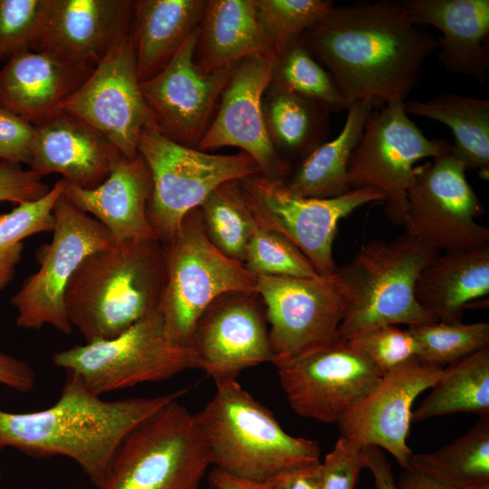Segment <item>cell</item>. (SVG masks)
Wrapping results in <instances>:
<instances>
[{"instance_id": "cell-1", "label": "cell", "mask_w": 489, "mask_h": 489, "mask_svg": "<svg viewBox=\"0 0 489 489\" xmlns=\"http://www.w3.org/2000/svg\"><path fill=\"white\" fill-rule=\"evenodd\" d=\"M333 78L348 106L407 101L438 40L415 24L402 2L334 7L299 37Z\"/></svg>"}, {"instance_id": "cell-2", "label": "cell", "mask_w": 489, "mask_h": 489, "mask_svg": "<svg viewBox=\"0 0 489 489\" xmlns=\"http://www.w3.org/2000/svg\"><path fill=\"white\" fill-rule=\"evenodd\" d=\"M186 391L108 401L76 374L66 372L61 395L51 407L25 413L0 408V450L11 447L34 457H68L101 489L129 434Z\"/></svg>"}, {"instance_id": "cell-3", "label": "cell", "mask_w": 489, "mask_h": 489, "mask_svg": "<svg viewBox=\"0 0 489 489\" xmlns=\"http://www.w3.org/2000/svg\"><path fill=\"white\" fill-rule=\"evenodd\" d=\"M165 282L158 239L113 244L88 255L71 278L69 321L85 342L112 339L158 309Z\"/></svg>"}, {"instance_id": "cell-4", "label": "cell", "mask_w": 489, "mask_h": 489, "mask_svg": "<svg viewBox=\"0 0 489 489\" xmlns=\"http://www.w3.org/2000/svg\"><path fill=\"white\" fill-rule=\"evenodd\" d=\"M439 250L404 232L392 240L367 242L333 273L344 312L342 340L385 326L437 321L417 302L415 285Z\"/></svg>"}, {"instance_id": "cell-5", "label": "cell", "mask_w": 489, "mask_h": 489, "mask_svg": "<svg viewBox=\"0 0 489 489\" xmlns=\"http://www.w3.org/2000/svg\"><path fill=\"white\" fill-rule=\"evenodd\" d=\"M195 418L211 465L231 475L265 482L274 475L320 462L316 441L292 436L237 379L216 383Z\"/></svg>"}, {"instance_id": "cell-6", "label": "cell", "mask_w": 489, "mask_h": 489, "mask_svg": "<svg viewBox=\"0 0 489 489\" xmlns=\"http://www.w3.org/2000/svg\"><path fill=\"white\" fill-rule=\"evenodd\" d=\"M162 245L166 282L158 311L173 341L188 347L198 318L221 295L257 294L256 275L211 243L198 208L185 216L173 238Z\"/></svg>"}, {"instance_id": "cell-7", "label": "cell", "mask_w": 489, "mask_h": 489, "mask_svg": "<svg viewBox=\"0 0 489 489\" xmlns=\"http://www.w3.org/2000/svg\"><path fill=\"white\" fill-rule=\"evenodd\" d=\"M138 152L151 173L148 216L162 244L173 238L185 216L217 187L261 173L253 158L243 151L209 154L170 139L154 123L142 130Z\"/></svg>"}, {"instance_id": "cell-8", "label": "cell", "mask_w": 489, "mask_h": 489, "mask_svg": "<svg viewBox=\"0 0 489 489\" xmlns=\"http://www.w3.org/2000/svg\"><path fill=\"white\" fill-rule=\"evenodd\" d=\"M177 400L129 434L101 489H198L210 454L195 415Z\"/></svg>"}, {"instance_id": "cell-9", "label": "cell", "mask_w": 489, "mask_h": 489, "mask_svg": "<svg viewBox=\"0 0 489 489\" xmlns=\"http://www.w3.org/2000/svg\"><path fill=\"white\" fill-rule=\"evenodd\" d=\"M53 363L76 374L98 396L157 382L195 369L189 347L167 334L158 309L120 335L56 352Z\"/></svg>"}, {"instance_id": "cell-10", "label": "cell", "mask_w": 489, "mask_h": 489, "mask_svg": "<svg viewBox=\"0 0 489 489\" xmlns=\"http://www.w3.org/2000/svg\"><path fill=\"white\" fill-rule=\"evenodd\" d=\"M239 182L257 225L291 242L323 277L337 269L332 247L339 222L364 205L385 200V195L373 187L331 198L304 197L292 193L285 182L261 173Z\"/></svg>"}, {"instance_id": "cell-11", "label": "cell", "mask_w": 489, "mask_h": 489, "mask_svg": "<svg viewBox=\"0 0 489 489\" xmlns=\"http://www.w3.org/2000/svg\"><path fill=\"white\" fill-rule=\"evenodd\" d=\"M445 139H428L409 118L403 101L370 112L348 168L350 189L373 187L385 195L389 221L402 225L415 164L451 152Z\"/></svg>"}, {"instance_id": "cell-12", "label": "cell", "mask_w": 489, "mask_h": 489, "mask_svg": "<svg viewBox=\"0 0 489 489\" xmlns=\"http://www.w3.org/2000/svg\"><path fill=\"white\" fill-rule=\"evenodd\" d=\"M54 225L49 244L39 251V270L27 277L11 298L19 328L38 330L51 325L70 335L64 296L67 285L83 260L114 244L107 229L78 209L62 194L53 208Z\"/></svg>"}, {"instance_id": "cell-13", "label": "cell", "mask_w": 489, "mask_h": 489, "mask_svg": "<svg viewBox=\"0 0 489 489\" xmlns=\"http://www.w3.org/2000/svg\"><path fill=\"white\" fill-rule=\"evenodd\" d=\"M273 364L292 410L323 423L337 424L385 375L339 336Z\"/></svg>"}, {"instance_id": "cell-14", "label": "cell", "mask_w": 489, "mask_h": 489, "mask_svg": "<svg viewBox=\"0 0 489 489\" xmlns=\"http://www.w3.org/2000/svg\"><path fill=\"white\" fill-rule=\"evenodd\" d=\"M465 172L450 153L415 167L407 192L405 232L439 251L489 242L488 227L475 220L484 206Z\"/></svg>"}, {"instance_id": "cell-15", "label": "cell", "mask_w": 489, "mask_h": 489, "mask_svg": "<svg viewBox=\"0 0 489 489\" xmlns=\"http://www.w3.org/2000/svg\"><path fill=\"white\" fill-rule=\"evenodd\" d=\"M60 110L85 121L129 159L142 130L154 123L137 73L131 33L92 70Z\"/></svg>"}, {"instance_id": "cell-16", "label": "cell", "mask_w": 489, "mask_h": 489, "mask_svg": "<svg viewBox=\"0 0 489 489\" xmlns=\"http://www.w3.org/2000/svg\"><path fill=\"white\" fill-rule=\"evenodd\" d=\"M256 281L274 360L296 356L338 337L344 305L333 275H256Z\"/></svg>"}, {"instance_id": "cell-17", "label": "cell", "mask_w": 489, "mask_h": 489, "mask_svg": "<svg viewBox=\"0 0 489 489\" xmlns=\"http://www.w3.org/2000/svg\"><path fill=\"white\" fill-rule=\"evenodd\" d=\"M261 299L229 292L211 302L198 318L188 347L195 369L215 383L237 379L251 367L274 360Z\"/></svg>"}, {"instance_id": "cell-18", "label": "cell", "mask_w": 489, "mask_h": 489, "mask_svg": "<svg viewBox=\"0 0 489 489\" xmlns=\"http://www.w3.org/2000/svg\"><path fill=\"white\" fill-rule=\"evenodd\" d=\"M199 28L159 72L140 82L156 128L170 139L190 148L198 146L216 103L236 67L206 72L197 64Z\"/></svg>"}, {"instance_id": "cell-19", "label": "cell", "mask_w": 489, "mask_h": 489, "mask_svg": "<svg viewBox=\"0 0 489 489\" xmlns=\"http://www.w3.org/2000/svg\"><path fill=\"white\" fill-rule=\"evenodd\" d=\"M276 57L251 55L235 67L222 94L216 116L200 140V150L232 146L256 162L262 175L285 181L291 165L277 151L268 133L263 97L273 80Z\"/></svg>"}, {"instance_id": "cell-20", "label": "cell", "mask_w": 489, "mask_h": 489, "mask_svg": "<svg viewBox=\"0 0 489 489\" xmlns=\"http://www.w3.org/2000/svg\"><path fill=\"white\" fill-rule=\"evenodd\" d=\"M443 367L414 360L386 373L378 385L338 422L340 436L360 446H377L392 455L402 470L413 455L407 440L412 407L431 388Z\"/></svg>"}, {"instance_id": "cell-21", "label": "cell", "mask_w": 489, "mask_h": 489, "mask_svg": "<svg viewBox=\"0 0 489 489\" xmlns=\"http://www.w3.org/2000/svg\"><path fill=\"white\" fill-rule=\"evenodd\" d=\"M93 67L48 50H25L0 69V106L33 125L60 110Z\"/></svg>"}, {"instance_id": "cell-22", "label": "cell", "mask_w": 489, "mask_h": 489, "mask_svg": "<svg viewBox=\"0 0 489 489\" xmlns=\"http://www.w3.org/2000/svg\"><path fill=\"white\" fill-rule=\"evenodd\" d=\"M151 193V173L139 153L133 159L119 153L107 178L93 188L65 180L63 190L78 209L107 229L114 244L156 238L148 216Z\"/></svg>"}, {"instance_id": "cell-23", "label": "cell", "mask_w": 489, "mask_h": 489, "mask_svg": "<svg viewBox=\"0 0 489 489\" xmlns=\"http://www.w3.org/2000/svg\"><path fill=\"white\" fill-rule=\"evenodd\" d=\"M133 5L130 0H53L36 50L94 68L130 34Z\"/></svg>"}, {"instance_id": "cell-24", "label": "cell", "mask_w": 489, "mask_h": 489, "mask_svg": "<svg viewBox=\"0 0 489 489\" xmlns=\"http://www.w3.org/2000/svg\"><path fill=\"white\" fill-rule=\"evenodd\" d=\"M29 169L39 176L61 174L68 183L93 188L110 174L120 151L81 119L59 110L34 125Z\"/></svg>"}, {"instance_id": "cell-25", "label": "cell", "mask_w": 489, "mask_h": 489, "mask_svg": "<svg viewBox=\"0 0 489 489\" xmlns=\"http://www.w3.org/2000/svg\"><path fill=\"white\" fill-rule=\"evenodd\" d=\"M402 4L415 24L430 25L441 33L438 61L448 72L486 82L488 0H405Z\"/></svg>"}, {"instance_id": "cell-26", "label": "cell", "mask_w": 489, "mask_h": 489, "mask_svg": "<svg viewBox=\"0 0 489 489\" xmlns=\"http://www.w3.org/2000/svg\"><path fill=\"white\" fill-rule=\"evenodd\" d=\"M489 293V242L446 250L419 273L415 296L437 321H462L464 312Z\"/></svg>"}, {"instance_id": "cell-27", "label": "cell", "mask_w": 489, "mask_h": 489, "mask_svg": "<svg viewBox=\"0 0 489 489\" xmlns=\"http://www.w3.org/2000/svg\"><path fill=\"white\" fill-rule=\"evenodd\" d=\"M255 54L275 56L259 22L255 0L207 1L195 51L197 64L216 72Z\"/></svg>"}, {"instance_id": "cell-28", "label": "cell", "mask_w": 489, "mask_h": 489, "mask_svg": "<svg viewBox=\"0 0 489 489\" xmlns=\"http://www.w3.org/2000/svg\"><path fill=\"white\" fill-rule=\"evenodd\" d=\"M207 1L137 0L131 37L139 82L159 72L200 25Z\"/></svg>"}, {"instance_id": "cell-29", "label": "cell", "mask_w": 489, "mask_h": 489, "mask_svg": "<svg viewBox=\"0 0 489 489\" xmlns=\"http://www.w3.org/2000/svg\"><path fill=\"white\" fill-rule=\"evenodd\" d=\"M373 109L366 101L350 104L339 135L303 158L291 179L285 182L287 188L295 195L312 198L336 197L350 192L349 163Z\"/></svg>"}, {"instance_id": "cell-30", "label": "cell", "mask_w": 489, "mask_h": 489, "mask_svg": "<svg viewBox=\"0 0 489 489\" xmlns=\"http://www.w3.org/2000/svg\"><path fill=\"white\" fill-rule=\"evenodd\" d=\"M407 113L447 126L455 142L450 154L465 170L489 173V101L455 93H443L427 101L407 100Z\"/></svg>"}, {"instance_id": "cell-31", "label": "cell", "mask_w": 489, "mask_h": 489, "mask_svg": "<svg viewBox=\"0 0 489 489\" xmlns=\"http://www.w3.org/2000/svg\"><path fill=\"white\" fill-rule=\"evenodd\" d=\"M431 388L429 395L412 411V422L455 413L488 416L489 347L443 368Z\"/></svg>"}, {"instance_id": "cell-32", "label": "cell", "mask_w": 489, "mask_h": 489, "mask_svg": "<svg viewBox=\"0 0 489 489\" xmlns=\"http://www.w3.org/2000/svg\"><path fill=\"white\" fill-rule=\"evenodd\" d=\"M268 91L263 109L272 141L291 154L307 157L323 143L329 110L273 82Z\"/></svg>"}, {"instance_id": "cell-33", "label": "cell", "mask_w": 489, "mask_h": 489, "mask_svg": "<svg viewBox=\"0 0 489 489\" xmlns=\"http://www.w3.org/2000/svg\"><path fill=\"white\" fill-rule=\"evenodd\" d=\"M409 468L460 489L489 481V415L480 417L465 435L436 451L413 454Z\"/></svg>"}, {"instance_id": "cell-34", "label": "cell", "mask_w": 489, "mask_h": 489, "mask_svg": "<svg viewBox=\"0 0 489 489\" xmlns=\"http://www.w3.org/2000/svg\"><path fill=\"white\" fill-rule=\"evenodd\" d=\"M205 232L225 255L244 263L256 222L245 201L239 180L225 182L198 207Z\"/></svg>"}, {"instance_id": "cell-35", "label": "cell", "mask_w": 489, "mask_h": 489, "mask_svg": "<svg viewBox=\"0 0 489 489\" xmlns=\"http://www.w3.org/2000/svg\"><path fill=\"white\" fill-rule=\"evenodd\" d=\"M65 180H58L42 197L17 204L0 215V291L12 282L21 260L24 240L34 235L52 232L53 208L63 194Z\"/></svg>"}, {"instance_id": "cell-36", "label": "cell", "mask_w": 489, "mask_h": 489, "mask_svg": "<svg viewBox=\"0 0 489 489\" xmlns=\"http://www.w3.org/2000/svg\"><path fill=\"white\" fill-rule=\"evenodd\" d=\"M272 82L315 101L329 111L348 109V103L328 71L313 58L300 38L277 57Z\"/></svg>"}, {"instance_id": "cell-37", "label": "cell", "mask_w": 489, "mask_h": 489, "mask_svg": "<svg viewBox=\"0 0 489 489\" xmlns=\"http://www.w3.org/2000/svg\"><path fill=\"white\" fill-rule=\"evenodd\" d=\"M418 348V360L443 367L489 347V323L435 321L408 326Z\"/></svg>"}, {"instance_id": "cell-38", "label": "cell", "mask_w": 489, "mask_h": 489, "mask_svg": "<svg viewBox=\"0 0 489 489\" xmlns=\"http://www.w3.org/2000/svg\"><path fill=\"white\" fill-rule=\"evenodd\" d=\"M259 22L276 58L334 7L331 0H255Z\"/></svg>"}, {"instance_id": "cell-39", "label": "cell", "mask_w": 489, "mask_h": 489, "mask_svg": "<svg viewBox=\"0 0 489 489\" xmlns=\"http://www.w3.org/2000/svg\"><path fill=\"white\" fill-rule=\"evenodd\" d=\"M53 0H0V60L36 50Z\"/></svg>"}, {"instance_id": "cell-40", "label": "cell", "mask_w": 489, "mask_h": 489, "mask_svg": "<svg viewBox=\"0 0 489 489\" xmlns=\"http://www.w3.org/2000/svg\"><path fill=\"white\" fill-rule=\"evenodd\" d=\"M244 264L255 275L321 276L291 242L257 224L248 243Z\"/></svg>"}, {"instance_id": "cell-41", "label": "cell", "mask_w": 489, "mask_h": 489, "mask_svg": "<svg viewBox=\"0 0 489 489\" xmlns=\"http://www.w3.org/2000/svg\"><path fill=\"white\" fill-rule=\"evenodd\" d=\"M346 340L383 374L418 360L419 348L416 339L408 330H401L396 325L378 327Z\"/></svg>"}, {"instance_id": "cell-42", "label": "cell", "mask_w": 489, "mask_h": 489, "mask_svg": "<svg viewBox=\"0 0 489 489\" xmlns=\"http://www.w3.org/2000/svg\"><path fill=\"white\" fill-rule=\"evenodd\" d=\"M364 468V447L339 436L333 449L320 462L319 489H354Z\"/></svg>"}, {"instance_id": "cell-43", "label": "cell", "mask_w": 489, "mask_h": 489, "mask_svg": "<svg viewBox=\"0 0 489 489\" xmlns=\"http://www.w3.org/2000/svg\"><path fill=\"white\" fill-rule=\"evenodd\" d=\"M34 138V125L0 106V161L28 166Z\"/></svg>"}, {"instance_id": "cell-44", "label": "cell", "mask_w": 489, "mask_h": 489, "mask_svg": "<svg viewBox=\"0 0 489 489\" xmlns=\"http://www.w3.org/2000/svg\"><path fill=\"white\" fill-rule=\"evenodd\" d=\"M49 190L42 176L21 165L0 161V203L34 201Z\"/></svg>"}, {"instance_id": "cell-45", "label": "cell", "mask_w": 489, "mask_h": 489, "mask_svg": "<svg viewBox=\"0 0 489 489\" xmlns=\"http://www.w3.org/2000/svg\"><path fill=\"white\" fill-rule=\"evenodd\" d=\"M35 384V373L29 363L0 350V385L15 391H31Z\"/></svg>"}, {"instance_id": "cell-46", "label": "cell", "mask_w": 489, "mask_h": 489, "mask_svg": "<svg viewBox=\"0 0 489 489\" xmlns=\"http://www.w3.org/2000/svg\"><path fill=\"white\" fill-rule=\"evenodd\" d=\"M320 462L280 472L265 482L272 489H319Z\"/></svg>"}, {"instance_id": "cell-47", "label": "cell", "mask_w": 489, "mask_h": 489, "mask_svg": "<svg viewBox=\"0 0 489 489\" xmlns=\"http://www.w3.org/2000/svg\"><path fill=\"white\" fill-rule=\"evenodd\" d=\"M364 452L366 468L372 474L376 489H398L390 463L382 449L366 446Z\"/></svg>"}, {"instance_id": "cell-48", "label": "cell", "mask_w": 489, "mask_h": 489, "mask_svg": "<svg viewBox=\"0 0 489 489\" xmlns=\"http://www.w3.org/2000/svg\"><path fill=\"white\" fill-rule=\"evenodd\" d=\"M396 482L398 489H460L414 468L402 470Z\"/></svg>"}, {"instance_id": "cell-49", "label": "cell", "mask_w": 489, "mask_h": 489, "mask_svg": "<svg viewBox=\"0 0 489 489\" xmlns=\"http://www.w3.org/2000/svg\"><path fill=\"white\" fill-rule=\"evenodd\" d=\"M211 489H272L266 482L239 478L214 468L208 476Z\"/></svg>"}, {"instance_id": "cell-50", "label": "cell", "mask_w": 489, "mask_h": 489, "mask_svg": "<svg viewBox=\"0 0 489 489\" xmlns=\"http://www.w3.org/2000/svg\"><path fill=\"white\" fill-rule=\"evenodd\" d=\"M462 489H489V481L470 484Z\"/></svg>"}]
</instances>
